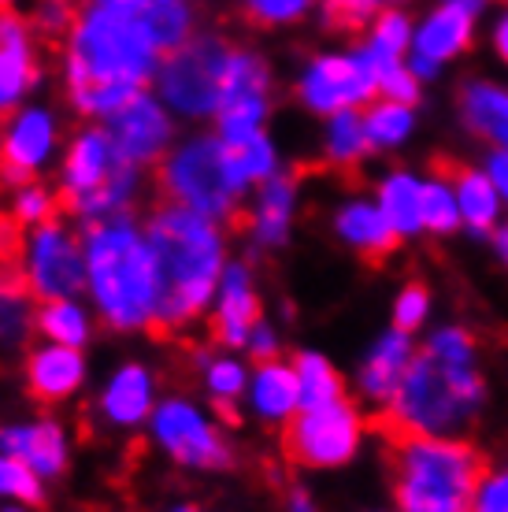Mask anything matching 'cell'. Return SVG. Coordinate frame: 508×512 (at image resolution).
I'll return each mask as SVG.
<instances>
[{
  "instance_id": "6da1fadb",
  "label": "cell",
  "mask_w": 508,
  "mask_h": 512,
  "mask_svg": "<svg viewBox=\"0 0 508 512\" xmlns=\"http://www.w3.org/2000/svg\"><path fill=\"white\" fill-rule=\"evenodd\" d=\"M145 15L82 0L75 26L64 38V86L78 116L108 119L156 82L164 49L156 45Z\"/></svg>"
},
{
  "instance_id": "7a4b0ae2",
  "label": "cell",
  "mask_w": 508,
  "mask_h": 512,
  "mask_svg": "<svg viewBox=\"0 0 508 512\" xmlns=\"http://www.w3.org/2000/svg\"><path fill=\"white\" fill-rule=\"evenodd\" d=\"M145 234L153 245L156 271H160L156 331L175 334L190 327L193 320H201L216 301L219 279L227 271L223 223L164 201L145 219Z\"/></svg>"
},
{
  "instance_id": "3957f363",
  "label": "cell",
  "mask_w": 508,
  "mask_h": 512,
  "mask_svg": "<svg viewBox=\"0 0 508 512\" xmlns=\"http://www.w3.org/2000/svg\"><path fill=\"white\" fill-rule=\"evenodd\" d=\"M86 294L112 331H153L160 312V271L145 223L112 216L82 227Z\"/></svg>"
},
{
  "instance_id": "277c9868",
  "label": "cell",
  "mask_w": 508,
  "mask_h": 512,
  "mask_svg": "<svg viewBox=\"0 0 508 512\" xmlns=\"http://www.w3.org/2000/svg\"><path fill=\"white\" fill-rule=\"evenodd\" d=\"M479 405H483V379L475 372V364L453 368L423 353V357H412L379 427L386 438H449L457 435Z\"/></svg>"
},
{
  "instance_id": "5b68a950",
  "label": "cell",
  "mask_w": 508,
  "mask_h": 512,
  "mask_svg": "<svg viewBox=\"0 0 508 512\" xmlns=\"http://www.w3.org/2000/svg\"><path fill=\"white\" fill-rule=\"evenodd\" d=\"M401 512H471L486 479L479 449L453 438H390Z\"/></svg>"
},
{
  "instance_id": "8992f818",
  "label": "cell",
  "mask_w": 508,
  "mask_h": 512,
  "mask_svg": "<svg viewBox=\"0 0 508 512\" xmlns=\"http://www.w3.org/2000/svg\"><path fill=\"white\" fill-rule=\"evenodd\" d=\"M253 182L245 179L238 156L219 134H193L178 141L160 164V190L171 205L230 223Z\"/></svg>"
},
{
  "instance_id": "52a82bcc",
  "label": "cell",
  "mask_w": 508,
  "mask_h": 512,
  "mask_svg": "<svg viewBox=\"0 0 508 512\" xmlns=\"http://www.w3.org/2000/svg\"><path fill=\"white\" fill-rule=\"evenodd\" d=\"M230 49L216 34H193L182 49L167 52L156 71V93L175 119H216L223 104V75Z\"/></svg>"
},
{
  "instance_id": "ba28073f",
  "label": "cell",
  "mask_w": 508,
  "mask_h": 512,
  "mask_svg": "<svg viewBox=\"0 0 508 512\" xmlns=\"http://www.w3.org/2000/svg\"><path fill=\"white\" fill-rule=\"evenodd\" d=\"M149 438L178 468L223 472L234 464V449H230L227 435L190 397H164L149 420Z\"/></svg>"
},
{
  "instance_id": "9c48e42d",
  "label": "cell",
  "mask_w": 508,
  "mask_h": 512,
  "mask_svg": "<svg viewBox=\"0 0 508 512\" xmlns=\"http://www.w3.org/2000/svg\"><path fill=\"white\" fill-rule=\"evenodd\" d=\"M23 275L34 301L78 297L86 290V245L64 219L52 216L26 231Z\"/></svg>"
},
{
  "instance_id": "30bf717a",
  "label": "cell",
  "mask_w": 508,
  "mask_h": 512,
  "mask_svg": "<svg viewBox=\"0 0 508 512\" xmlns=\"http://www.w3.org/2000/svg\"><path fill=\"white\" fill-rule=\"evenodd\" d=\"M297 97L316 116H334V112H345V108H360L371 97H379V67L368 56V49L316 56L301 71Z\"/></svg>"
},
{
  "instance_id": "8fae6325",
  "label": "cell",
  "mask_w": 508,
  "mask_h": 512,
  "mask_svg": "<svg viewBox=\"0 0 508 512\" xmlns=\"http://www.w3.org/2000/svg\"><path fill=\"white\" fill-rule=\"evenodd\" d=\"M364 435V423L353 405L331 401L319 409H301L286 423V457L305 468H338L356 453Z\"/></svg>"
},
{
  "instance_id": "7c38bea8",
  "label": "cell",
  "mask_w": 508,
  "mask_h": 512,
  "mask_svg": "<svg viewBox=\"0 0 508 512\" xmlns=\"http://www.w3.org/2000/svg\"><path fill=\"white\" fill-rule=\"evenodd\" d=\"M60 145V119L45 104L15 108L0 130V186H26L52 164Z\"/></svg>"
},
{
  "instance_id": "4fadbf2b",
  "label": "cell",
  "mask_w": 508,
  "mask_h": 512,
  "mask_svg": "<svg viewBox=\"0 0 508 512\" xmlns=\"http://www.w3.org/2000/svg\"><path fill=\"white\" fill-rule=\"evenodd\" d=\"M104 130L112 134L115 149L134 167L164 164V156L175 149V112L160 101V93L141 90L123 108H115L104 119Z\"/></svg>"
},
{
  "instance_id": "5bb4252c",
  "label": "cell",
  "mask_w": 508,
  "mask_h": 512,
  "mask_svg": "<svg viewBox=\"0 0 508 512\" xmlns=\"http://www.w3.org/2000/svg\"><path fill=\"white\" fill-rule=\"evenodd\" d=\"M123 164H130V160L119 156L108 130L104 127L78 130L75 138H71V145H67L64 167H60V205L75 216L93 193L115 179V171Z\"/></svg>"
},
{
  "instance_id": "9a60e30c",
  "label": "cell",
  "mask_w": 508,
  "mask_h": 512,
  "mask_svg": "<svg viewBox=\"0 0 508 512\" xmlns=\"http://www.w3.org/2000/svg\"><path fill=\"white\" fill-rule=\"evenodd\" d=\"M41 82L34 26L15 12H0V112L12 116Z\"/></svg>"
},
{
  "instance_id": "2e32d148",
  "label": "cell",
  "mask_w": 508,
  "mask_h": 512,
  "mask_svg": "<svg viewBox=\"0 0 508 512\" xmlns=\"http://www.w3.org/2000/svg\"><path fill=\"white\" fill-rule=\"evenodd\" d=\"M156 375L141 364V360H127L119 364L108 383L97 394V416L115 431H134V427H149L156 412Z\"/></svg>"
},
{
  "instance_id": "e0dca14e",
  "label": "cell",
  "mask_w": 508,
  "mask_h": 512,
  "mask_svg": "<svg viewBox=\"0 0 508 512\" xmlns=\"http://www.w3.org/2000/svg\"><path fill=\"white\" fill-rule=\"evenodd\" d=\"M256 323H260V297L253 286V271L234 260L223 271L216 301H212V334L219 346L245 349Z\"/></svg>"
},
{
  "instance_id": "ac0fdd59",
  "label": "cell",
  "mask_w": 508,
  "mask_h": 512,
  "mask_svg": "<svg viewBox=\"0 0 508 512\" xmlns=\"http://www.w3.org/2000/svg\"><path fill=\"white\" fill-rule=\"evenodd\" d=\"M0 453H12L23 464H30L41 479H60L67 472V457H71V442L67 431L56 420L41 416V420L8 423L0 427Z\"/></svg>"
},
{
  "instance_id": "d6986e66",
  "label": "cell",
  "mask_w": 508,
  "mask_h": 512,
  "mask_svg": "<svg viewBox=\"0 0 508 512\" xmlns=\"http://www.w3.org/2000/svg\"><path fill=\"white\" fill-rule=\"evenodd\" d=\"M26 390L45 401V405H56V401H67L71 394L82 390L86 383V357L82 349L75 346H60V342H41L26 353Z\"/></svg>"
},
{
  "instance_id": "ffe728a7",
  "label": "cell",
  "mask_w": 508,
  "mask_h": 512,
  "mask_svg": "<svg viewBox=\"0 0 508 512\" xmlns=\"http://www.w3.org/2000/svg\"><path fill=\"white\" fill-rule=\"evenodd\" d=\"M293 208H297V179L293 175H271L267 182H260L249 212V238L260 249H275L290 238Z\"/></svg>"
},
{
  "instance_id": "44dd1931",
  "label": "cell",
  "mask_w": 508,
  "mask_h": 512,
  "mask_svg": "<svg viewBox=\"0 0 508 512\" xmlns=\"http://www.w3.org/2000/svg\"><path fill=\"white\" fill-rule=\"evenodd\" d=\"M334 231H338V238L349 249H356L371 264L386 260V256L394 253L397 238H401L390 227V219L382 216V208L371 205V201H345L338 208V216H334Z\"/></svg>"
},
{
  "instance_id": "7402d4cb",
  "label": "cell",
  "mask_w": 508,
  "mask_h": 512,
  "mask_svg": "<svg viewBox=\"0 0 508 512\" xmlns=\"http://www.w3.org/2000/svg\"><path fill=\"white\" fill-rule=\"evenodd\" d=\"M249 409L267 423H290L301 412V386L293 364L282 360H267L249 375V390H245Z\"/></svg>"
},
{
  "instance_id": "603a6c76",
  "label": "cell",
  "mask_w": 508,
  "mask_h": 512,
  "mask_svg": "<svg viewBox=\"0 0 508 512\" xmlns=\"http://www.w3.org/2000/svg\"><path fill=\"white\" fill-rule=\"evenodd\" d=\"M408 364H412V338L408 331H390L382 334L375 349L368 353L364 368H360V394L375 401V405H390L397 394V386L405 379Z\"/></svg>"
},
{
  "instance_id": "cb8c5ba5",
  "label": "cell",
  "mask_w": 508,
  "mask_h": 512,
  "mask_svg": "<svg viewBox=\"0 0 508 512\" xmlns=\"http://www.w3.org/2000/svg\"><path fill=\"white\" fill-rule=\"evenodd\" d=\"M471 26H475V19L468 12L442 0V8H434L420 23V30L412 34V52L431 60V64H445L471 45Z\"/></svg>"
},
{
  "instance_id": "d4e9b609",
  "label": "cell",
  "mask_w": 508,
  "mask_h": 512,
  "mask_svg": "<svg viewBox=\"0 0 508 512\" xmlns=\"http://www.w3.org/2000/svg\"><path fill=\"white\" fill-rule=\"evenodd\" d=\"M445 175L453 179V190H457V205L460 219L468 223L471 231H494L497 216H501V193H497L494 179L486 171H475V167L453 164L445 160Z\"/></svg>"
},
{
  "instance_id": "484cf974",
  "label": "cell",
  "mask_w": 508,
  "mask_h": 512,
  "mask_svg": "<svg viewBox=\"0 0 508 512\" xmlns=\"http://www.w3.org/2000/svg\"><path fill=\"white\" fill-rule=\"evenodd\" d=\"M460 112L475 134H483L497 145L508 149V90L494 82H471L460 93Z\"/></svg>"
},
{
  "instance_id": "4316f807",
  "label": "cell",
  "mask_w": 508,
  "mask_h": 512,
  "mask_svg": "<svg viewBox=\"0 0 508 512\" xmlns=\"http://www.w3.org/2000/svg\"><path fill=\"white\" fill-rule=\"evenodd\" d=\"M34 327L45 342H60V346L82 349L93 338V316L78 297H56V301H41Z\"/></svg>"
},
{
  "instance_id": "83f0119b",
  "label": "cell",
  "mask_w": 508,
  "mask_h": 512,
  "mask_svg": "<svg viewBox=\"0 0 508 512\" xmlns=\"http://www.w3.org/2000/svg\"><path fill=\"white\" fill-rule=\"evenodd\" d=\"M375 205L382 208V216L390 219V227H394L401 238L423 231V182L416 179V175H408V171L386 175L379 186V201H375Z\"/></svg>"
},
{
  "instance_id": "f1b7e54d",
  "label": "cell",
  "mask_w": 508,
  "mask_h": 512,
  "mask_svg": "<svg viewBox=\"0 0 508 512\" xmlns=\"http://www.w3.org/2000/svg\"><path fill=\"white\" fill-rule=\"evenodd\" d=\"M197 360H201L204 368V390H208V397H212V405H216L227 420H234V401L238 397H245V390H249V372H245V364L238 357H212V353H197Z\"/></svg>"
},
{
  "instance_id": "f546056e",
  "label": "cell",
  "mask_w": 508,
  "mask_h": 512,
  "mask_svg": "<svg viewBox=\"0 0 508 512\" xmlns=\"http://www.w3.org/2000/svg\"><path fill=\"white\" fill-rule=\"evenodd\" d=\"M323 149H327V160H331L334 167L360 164L371 149L368 130H364V116H360L356 108H345V112L327 116V138H323Z\"/></svg>"
},
{
  "instance_id": "4dcf8cb0",
  "label": "cell",
  "mask_w": 508,
  "mask_h": 512,
  "mask_svg": "<svg viewBox=\"0 0 508 512\" xmlns=\"http://www.w3.org/2000/svg\"><path fill=\"white\" fill-rule=\"evenodd\" d=\"M145 19H149V30H153L156 45L164 49V56L182 49L197 34V15H193L190 0H153Z\"/></svg>"
},
{
  "instance_id": "1f68e13d",
  "label": "cell",
  "mask_w": 508,
  "mask_h": 512,
  "mask_svg": "<svg viewBox=\"0 0 508 512\" xmlns=\"http://www.w3.org/2000/svg\"><path fill=\"white\" fill-rule=\"evenodd\" d=\"M293 372H297V386H301V409H319V405L342 401V379H338L327 357L301 353Z\"/></svg>"
},
{
  "instance_id": "d6a6232c",
  "label": "cell",
  "mask_w": 508,
  "mask_h": 512,
  "mask_svg": "<svg viewBox=\"0 0 508 512\" xmlns=\"http://www.w3.org/2000/svg\"><path fill=\"white\" fill-rule=\"evenodd\" d=\"M460 223H464V219H460L453 179H449L445 167L438 164L431 179L423 182V231L449 234V231H457Z\"/></svg>"
},
{
  "instance_id": "836d02e7",
  "label": "cell",
  "mask_w": 508,
  "mask_h": 512,
  "mask_svg": "<svg viewBox=\"0 0 508 512\" xmlns=\"http://www.w3.org/2000/svg\"><path fill=\"white\" fill-rule=\"evenodd\" d=\"M267 108H271L267 97H238V101H227L216 116V134L227 141V145L249 141L253 134L264 130Z\"/></svg>"
},
{
  "instance_id": "e575fe53",
  "label": "cell",
  "mask_w": 508,
  "mask_h": 512,
  "mask_svg": "<svg viewBox=\"0 0 508 512\" xmlns=\"http://www.w3.org/2000/svg\"><path fill=\"white\" fill-rule=\"evenodd\" d=\"M412 45V23H408L401 12H379L375 23H371V38H368V56L375 60V67L386 64H401L405 49Z\"/></svg>"
},
{
  "instance_id": "d590c367",
  "label": "cell",
  "mask_w": 508,
  "mask_h": 512,
  "mask_svg": "<svg viewBox=\"0 0 508 512\" xmlns=\"http://www.w3.org/2000/svg\"><path fill=\"white\" fill-rule=\"evenodd\" d=\"M364 130L371 149H394L412 134V112L401 101H379L364 112Z\"/></svg>"
},
{
  "instance_id": "8d00e7d4",
  "label": "cell",
  "mask_w": 508,
  "mask_h": 512,
  "mask_svg": "<svg viewBox=\"0 0 508 512\" xmlns=\"http://www.w3.org/2000/svg\"><path fill=\"white\" fill-rule=\"evenodd\" d=\"M34 308H30V290H0V353H15L26 342L34 327Z\"/></svg>"
},
{
  "instance_id": "74e56055",
  "label": "cell",
  "mask_w": 508,
  "mask_h": 512,
  "mask_svg": "<svg viewBox=\"0 0 508 512\" xmlns=\"http://www.w3.org/2000/svg\"><path fill=\"white\" fill-rule=\"evenodd\" d=\"M0 498L19 505H41L45 501V479L30 464H23L12 453H0Z\"/></svg>"
},
{
  "instance_id": "f35d334b",
  "label": "cell",
  "mask_w": 508,
  "mask_h": 512,
  "mask_svg": "<svg viewBox=\"0 0 508 512\" xmlns=\"http://www.w3.org/2000/svg\"><path fill=\"white\" fill-rule=\"evenodd\" d=\"M56 208H60V197H56L49 186H41V182H26V186H15L8 216H12L15 223H23L26 231H30V227H38V223H45V219L56 216Z\"/></svg>"
},
{
  "instance_id": "ab89813d",
  "label": "cell",
  "mask_w": 508,
  "mask_h": 512,
  "mask_svg": "<svg viewBox=\"0 0 508 512\" xmlns=\"http://www.w3.org/2000/svg\"><path fill=\"white\" fill-rule=\"evenodd\" d=\"M230 149H234V156H238V164H242V171H245V179L253 182V186L267 182L271 175H279V153H275V145H271V138H267L264 130L253 134L249 141L230 145Z\"/></svg>"
},
{
  "instance_id": "60d3db41",
  "label": "cell",
  "mask_w": 508,
  "mask_h": 512,
  "mask_svg": "<svg viewBox=\"0 0 508 512\" xmlns=\"http://www.w3.org/2000/svg\"><path fill=\"white\" fill-rule=\"evenodd\" d=\"M238 4H242L245 19L256 26L301 23V19L316 8V0H238Z\"/></svg>"
},
{
  "instance_id": "b9f144b4",
  "label": "cell",
  "mask_w": 508,
  "mask_h": 512,
  "mask_svg": "<svg viewBox=\"0 0 508 512\" xmlns=\"http://www.w3.org/2000/svg\"><path fill=\"white\" fill-rule=\"evenodd\" d=\"M82 0H38L34 8V30L41 38H67L78 19Z\"/></svg>"
},
{
  "instance_id": "7bdbcfd3",
  "label": "cell",
  "mask_w": 508,
  "mask_h": 512,
  "mask_svg": "<svg viewBox=\"0 0 508 512\" xmlns=\"http://www.w3.org/2000/svg\"><path fill=\"white\" fill-rule=\"evenodd\" d=\"M386 0H323V15L327 23L338 30H360V26L375 23Z\"/></svg>"
},
{
  "instance_id": "ee69618b",
  "label": "cell",
  "mask_w": 508,
  "mask_h": 512,
  "mask_svg": "<svg viewBox=\"0 0 508 512\" xmlns=\"http://www.w3.org/2000/svg\"><path fill=\"white\" fill-rule=\"evenodd\" d=\"M434 360H442V364H453V368H471L475 364V342H471V334H464L460 327H442V331L431 338V346H427Z\"/></svg>"
},
{
  "instance_id": "f6af8a7d",
  "label": "cell",
  "mask_w": 508,
  "mask_h": 512,
  "mask_svg": "<svg viewBox=\"0 0 508 512\" xmlns=\"http://www.w3.org/2000/svg\"><path fill=\"white\" fill-rule=\"evenodd\" d=\"M427 312H431V294L423 290L420 282H412V286H405L401 290V297H397L394 305V327L397 331H416V327H423V320H427Z\"/></svg>"
},
{
  "instance_id": "bcb514c9",
  "label": "cell",
  "mask_w": 508,
  "mask_h": 512,
  "mask_svg": "<svg viewBox=\"0 0 508 512\" xmlns=\"http://www.w3.org/2000/svg\"><path fill=\"white\" fill-rule=\"evenodd\" d=\"M379 93L386 97V101L412 104L416 97H420V82H416V75L408 71L405 60H401V64H386V67H379Z\"/></svg>"
},
{
  "instance_id": "7dc6e473",
  "label": "cell",
  "mask_w": 508,
  "mask_h": 512,
  "mask_svg": "<svg viewBox=\"0 0 508 512\" xmlns=\"http://www.w3.org/2000/svg\"><path fill=\"white\" fill-rule=\"evenodd\" d=\"M471 512H508V472L483 479V487L475 494Z\"/></svg>"
},
{
  "instance_id": "c3c4849f",
  "label": "cell",
  "mask_w": 508,
  "mask_h": 512,
  "mask_svg": "<svg viewBox=\"0 0 508 512\" xmlns=\"http://www.w3.org/2000/svg\"><path fill=\"white\" fill-rule=\"evenodd\" d=\"M249 357L256 360V364H267V360H279V334L271 331L264 320L256 323L253 334H249Z\"/></svg>"
},
{
  "instance_id": "681fc988",
  "label": "cell",
  "mask_w": 508,
  "mask_h": 512,
  "mask_svg": "<svg viewBox=\"0 0 508 512\" xmlns=\"http://www.w3.org/2000/svg\"><path fill=\"white\" fill-rule=\"evenodd\" d=\"M486 175L494 179L497 193L508 201V149H497L494 156H490V164H486Z\"/></svg>"
},
{
  "instance_id": "f907efd6",
  "label": "cell",
  "mask_w": 508,
  "mask_h": 512,
  "mask_svg": "<svg viewBox=\"0 0 508 512\" xmlns=\"http://www.w3.org/2000/svg\"><path fill=\"white\" fill-rule=\"evenodd\" d=\"M86 4H101V8H115V12H138L145 15L153 8V0H86Z\"/></svg>"
},
{
  "instance_id": "816d5d0a",
  "label": "cell",
  "mask_w": 508,
  "mask_h": 512,
  "mask_svg": "<svg viewBox=\"0 0 508 512\" xmlns=\"http://www.w3.org/2000/svg\"><path fill=\"white\" fill-rule=\"evenodd\" d=\"M494 49H497V56L508 64V12L497 19V26H494Z\"/></svg>"
},
{
  "instance_id": "f5cc1de1",
  "label": "cell",
  "mask_w": 508,
  "mask_h": 512,
  "mask_svg": "<svg viewBox=\"0 0 508 512\" xmlns=\"http://www.w3.org/2000/svg\"><path fill=\"white\" fill-rule=\"evenodd\" d=\"M290 512H316V501L308 498V490L301 487L290 490Z\"/></svg>"
},
{
  "instance_id": "db71d44e",
  "label": "cell",
  "mask_w": 508,
  "mask_h": 512,
  "mask_svg": "<svg viewBox=\"0 0 508 512\" xmlns=\"http://www.w3.org/2000/svg\"><path fill=\"white\" fill-rule=\"evenodd\" d=\"M445 4H453V8H460V12H468L471 19L486 8V0H445Z\"/></svg>"
},
{
  "instance_id": "11a10c76",
  "label": "cell",
  "mask_w": 508,
  "mask_h": 512,
  "mask_svg": "<svg viewBox=\"0 0 508 512\" xmlns=\"http://www.w3.org/2000/svg\"><path fill=\"white\" fill-rule=\"evenodd\" d=\"M494 245H497V256H501V260L508 264V223L494 231Z\"/></svg>"
},
{
  "instance_id": "9f6ffc18",
  "label": "cell",
  "mask_w": 508,
  "mask_h": 512,
  "mask_svg": "<svg viewBox=\"0 0 508 512\" xmlns=\"http://www.w3.org/2000/svg\"><path fill=\"white\" fill-rule=\"evenodd\" d=\"M0 512H30V505H19V501H8Z\"/></svg>"
},
{
  "instance_id": "6f0895ef",
  "label": "cell",
  "mask_w": 508,
  "mask_h": 512,
  "mask_svg": "<svg viewBox=\"0 0 508 512\" xmlns=\"http://www.w3.org/2000/svg\"><path fill=\"white\" fill-rule=\"evenodd\" d=\"M15 4H19V0H0V12H15Z\"/></svg>"
},
{
  "instance_id": "680465c9",
  "label": "cell",
  "mask_w": 508,
  "mask_h": 512,
  "mask_svg": "<svg viewBox=\"0 0 508 512\" xmlns=\"http://www.w3.org/2000/svg\"><path fill=\"white\" fill-rule=\"evenodd\" d=\"M171 512H201V509H197V505H175Z\"/></svg>"
},
{
  "instance_id": "91938a15",
  "label": "cell",
  "mask_w": 508,
  "mask_h": 512,
  "mask_svg": "<svg viewBox=\"0 0 508 512\" xmlns=\"http://www.w3.org/2000/svg\"><path fill=\"white\" fill-rule=\"evenodd\" d=\"M0 130H4V127H0Z\"/></svg>"
}]
</instances>
